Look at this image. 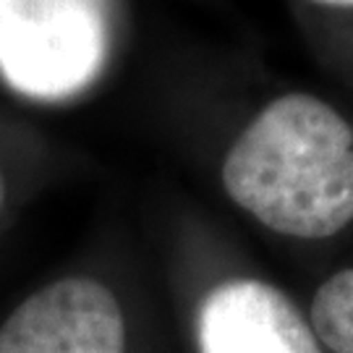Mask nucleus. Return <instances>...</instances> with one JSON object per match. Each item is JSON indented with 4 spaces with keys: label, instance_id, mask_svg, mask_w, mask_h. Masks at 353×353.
<instances>
[{
    "label": "nucleus",
    "instance_id": "7ed1b4c3",
    "mask_svg": "<svg viewBox=\"0 0 353 353\" xmlns=\"http://www.w3.org/2000/svg\"><path fill=\"white\" fill-rule=\"evenodd\" d=\"M0 353H126L121 303L92 278L55 280L3 322Z\"/></svg>",
    "mask_w": 353,
    "mask_h": 353
},
{
    "label": "nucleus",
    "instance_id": "f03ea898",
    "mask_svg": "<svg viewBox=\"0 0 353 353\" xmlns=\"http://www.w3.org/2000/svg\"><path fill=\"white\" fill-rule=\"evenodd\" d=\"M3 45L11 79L32 94L58 97L97 74L102 61V24L89 0H34L19 6Z\"/></svg>",
    "mask_w": 353,
    "mask_h": 353
},
{
    "label": "nucleus",
    "instance_id": "423d86ee",
    "mask_svg": "<svg viewBox=\"0 0 353 353\" xmlns=\"http://www.w3.org/2000/svg\"><path fill=\"white\" fill-rule=\"evenodd\" d=\"M319 6H330V8H353V0H312Z\"/></svg>",
    "mask_w": 353,
    "mask_h": 353
},
{
    "label": "nucleus",
    "instance_id": "f257e3e1",
    "mask_svg": "<svg viewBox=\"0 0 353 353\" xmlns=\"http://www.w3.org/2000/svg\"><path fill=\"white\" fill-rule=\"evenodd\" d=\"M223 186L270 230L327 239L353 223V128L314 94H283L233 141Z\"/></svg>",
    "mask_w": 353,
    "mask_h": 353
},
{
    "label": "nucleus",
    "instance_id": "20e7f679",
    "mask_svg": "<svg viewBox=\"0 0 353 353\" xmlns=\"http://www.w3.org/2000/svg\"><path fill=\"white\" fill-rule=\"evenodd\" d=\"M199 353H322L288 296L265 280L220 283L196 314Z\"/></svg>",
    "mask_w": 353,
    "mask_h": 353
},
{
    "label": "nucleus",
    "instance_id": "39448f33",
    "mask_svg": "<svg viewBox=\"0 0 353 353\" xmlns=\"http://www.w3.org/2000/svg\"><path fill=\"white\" fill-rule=\"evenodd\" d=\"M314 335L335 353H353V270L327 278L312 301Z\"/></svg>",
    "mask_w": 353,
    "mask_h": 353
},
{
    "label": "nucleus",
    "instance_id": "0eeeda50",
    "mask_svg": "<svg viewBox=\"0 0 353 353\" xmlns=\"http://www.w3.org/2000/svg\"><path fill=\"white\" fill-rule=\"evenodd\" d=\"M6 202V178H3V170H0V207Z\"/></svg>",
    "mask_w": 353,
    "mask_h": 353
}]
</instances>
